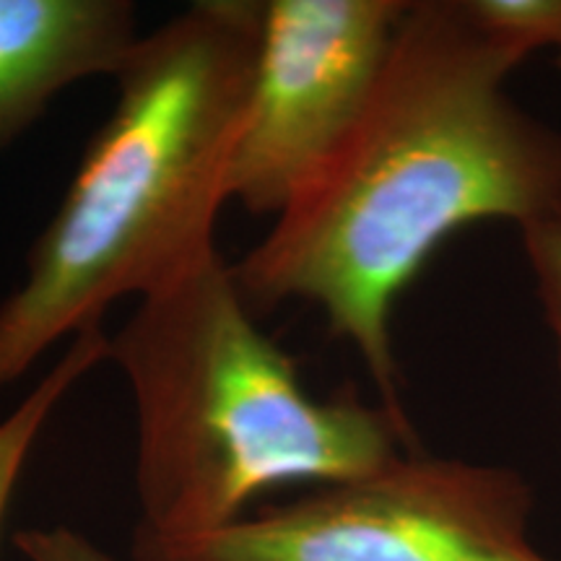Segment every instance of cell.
I'll return each mask as SVG.
<instances>
[{
	"label": "cell",
	"instance_id": "1",
	"mask_svg": "<svg viewBox=\"0 0 561 561\" xmlns=\"http://www.w3.org/2000/svg\"><path fill=\"white\" fill-rule=\"evenodd\" d=\"M536 53L483 0H409L346 140L231 263L252 314L305 301L403 411L392 314L455 231L561 216V133L512 100Z\"/></svg>",
	"mask_w": 561,
	"mask_h": 561
},
{
	"label": "cell",
	"instance_id": "2",
	"mask_svg": "<svg viewBox=\"0 0 561 561\" xmlns=\"http://www.w3.org/2000/svg\"><path fill=\"white\" fill-rule=\"evenodd\" d=\"M261 0H198L140 34L21 284L0 301V390L123 297L219 255L216 221L248 107Z\"/></svg>",
	"mask_w": 561,
	"mask_h": 561
},
{
	"label": "cell",
	"instance_id": "3",
	"mask_svg": "<svg viewBox=\"0 0 561 561\" xmlns=\"http://www.w3.org/2000/svg\"><path fill=\"white\" fill-rule=\"evenodd\" d=\"M110 359L136 403L133 536H208L265 491L356 481L413 450L403 411L305 390L221 255L138 299Z\"/></svg>",
	"mask_w": 561,
	"mask_h": 561
},
{
	"label": "cell",
	"instance_id": "4",
	"mask_svg": "<svg viewBox=\"0 0 561 561\" xmlns=\"http://www.w3.org/2000/svg\"><path fill=\"white\" fill-rule=\"evenodd\" d=\"M520 473L403 453L364 479L248 512L208 536H133V561H553L530 541Z\"/></svg>",
	"mask_w": 561,
	"mask_h": 561
},
{
	"label": "cell",
	"instance_id": "5",
	"mask_svg": "<svg viewBox=\"0 0 561 561\" xmlns=\"http://www.w3.org/2000/svg\"><path fill=\"white\" fill-rule=\"evenodd\" d=\"M409 0H265L229 203L278 216L346 140Z\"/></svg>",
	"mask_w": 561,
	"mask_h": 561
},
{
	"label": "cell",
	"instance_id": "6",
	"mask_svg": "<svg viewBox=\"0 0 561 561\" xmlns=\"http://www.w3.org/2000/svg\"><path fill=\"white\" fill-rule=\"evenodd\" d=\"M138 37L128 0H0V153L60 91L115 79Z\"/></svg>",
	"mask_w": 561,
	"mask_h": 561
},
{
	"label": "cell",
	"instance_id": "7",
	"mask_svg": "<svg viewBox=\"0 0 561 561\" xmlns=\"http://www.w3.org/2000/svg\"><path fill=\"white\" fill-rule=\"evenodd\" d=\"M91 371L89 356L79 348L62 351L60 359L45 371V377L21 398V403L0 421V533L16 494L26 460L37 445L39 434L55 409L66 401L70 390Z\"/></svg>",
	"mask_w": 561,
	"mask_h": 561
},
{
	"label": "cell",
	"instance_id": "8",
	"mask_svg": "<svg viewBox=\"0 0 561 561\" xmlns=\"http://www.w3.org/2000/svg\"><path fill=\"white\" fill-rule=\"evenodd\" d=\"M520 240L561 375V216L525 224Z\"/></svg>",
	"mask_w": 561,
	"mask_h": 561
},
{
	"label": "cell",
	"instance_id": "9",
	"mask_svg": "<svg viewBox=\"0 0 561 561\" xmlns=\"http://www.w3.org/2000/svg\"><path fill=\"white\" fill-rule=\"evenodd\" d=\"M13 546L26 561H117L89 536L68 525L24 528L13 536Z\"/></svg>",
	"mask_w": 561,
	"mask_h": 561
},
{
	"label": "cell",
	"instance_id": "10",
	"mask_svg": "<svg viewBox=\"0 0 561 561\" xmlns=\"http://www.w3.org/2000/svg\"><path fill=\"white\" fill-rule=\"evenodd\" d=\"M500 13L538 50H553L561 68V0H500Z\"/></svg>",
	"mask_w": 561,
	"mask_h": 561
}]
</instances>
